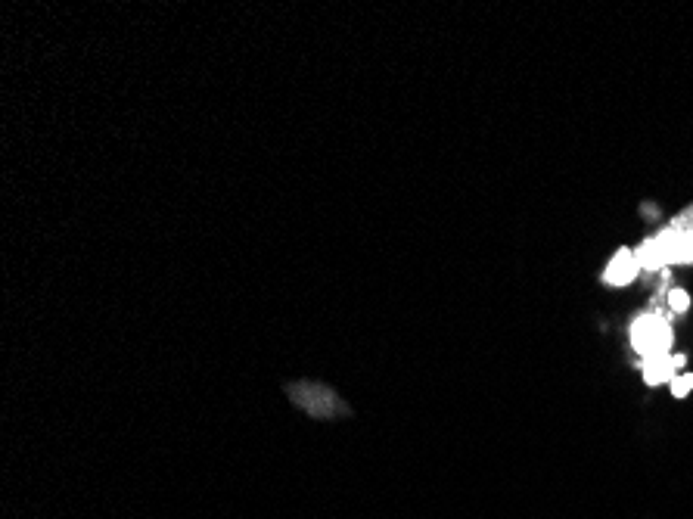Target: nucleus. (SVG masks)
Listing matches in <instances>:
<instances>
[{"mask_svg": "<svg viewBox=\"0 0 693 519\" xmlns=\"http://www.w3.org/2000/svg\"><path fill=\"white\" fill-rule=\"evenodd\" d=\"M631 342H634V349H638L641 355H647V358L666 355V349L672 345V330H669L666 321H659V317H641V321L634 324Z\"/></svg>", "mask_w": 693, "mask_h": 519, "instance_id": "obj_1", "label": "nucleus"}, {"mask_svg": "<svg viewBox=\"0 0 693 519\" xmlns=\"http://www.w3.org/2000/svg\"><path fill=\"white\" fill-rule=\"evenodd\" d=\"M638 255L634 252H628V249H622L613 262H610V268H606V283H613V286H622V283H628L634 274H638Z\"/></svg>", "mask_w": 693, "mask_h": 519, "instance_id": "obj_2", "label": "nucleus"}, {"mask_svg": "<svg viewBox=\"0 0 693 519\" xmlns=\"http://www.w3.org/2000/svg\"><path fill=\"white\" fill-rule=\"evenodd\" d=\"M678 367H675V355L672 358H666V355H653V358H647V364H644V377H647V383H666V380H675L672 373H675Z\"/></svg>", "mask_w": 693, "mask_h": 519, "instance_id": "obj_3", "label": "nucleus"}, {"mask_svg": "<svg viewBox=\"0 0 693 519\" xmlns=\"http://www.w3.org/2000/svg\"><path fill=\"white\" fill-rule=\"evenodd\" d=\"M690 389H693V373H681V377L672 380V395L675 398H684Z\"/></svg>", "mask_w": 693, "mask_h": 519, "instance_id": "obj_4", "label": "nucleus"}, {"mask_svg": "<svg viewBox=\"0 0 693 519\" xmlns=\"http://www.w3.org/2000/svg\"><path fill=\"white\" fill-rule=\"evenodd\" d=\"M687 305H690L687 293H672V308H675V311H684Z\"/></svg>", "mask_w": 693, "mask_h": 519, "instance_id": "obj_5", "label": "nucleus"}]
</instances>
